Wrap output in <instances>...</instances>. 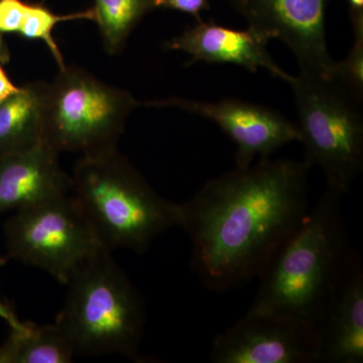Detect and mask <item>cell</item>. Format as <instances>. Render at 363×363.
I'll list each match as a JSON object with an SVG mask.
<instances>
[{
  "label": "cell",
  "mask_w": 363,
  "mask_h": 363,
  "mask_svg": "<svg viewBox=\"0 0 363 363\" xmlns=\"http://www.w3.org/2000/svg\"><path fill=\"white\" fill-rule=\"evenodd\" d=\"M161 7L191 14L198 21L202 11L209 9V0H156V9Z\"/></svg>",
  "instance_id": "ffe728a7"
},
{
  "label": "cell",
  "mask_w": 363,
  "mask_h": 363,
  "mask_svg": "<svg viewBox=\"0 0 363 363\" xmlns=\"http://www.w3.org/2000/svg\"><path fill=\"white\" fill-rule=\"evenodd\" d=\"M73 348L56 323L25 322L0 345V363H69Z\"/></svg>",
  "instance_id": "9a60e30c"
},
{
  "label": "cell",
  "mask_w": 363,
  "mask_h": 363,
  "mask_svg": "<svg viewBox=\"0 0 363 363\" xmlns=\"http://www.w3.org/2000/svg\"><path fill=\"white\" fill-rule=\"evenodd\" d=\"M0 318H2L11 326V329H13V330L21 329L25 325V322L18 319L13 310L9 305L2 303L1 300H0Z\"/></svg>",
  "instance_id": "44dd1931"
},
{
  "label": "cell",
  "mask_w": 363,
  "mask_h": 363,
  "mask_svg": "<svg viewBox=\"0 0 363 363\" xmlns=\"http://www.w3.org/2000/svg\"><path fill=\"white\" fill-rule=\"evenodd\" d=\"M9 257H0V267L4 266L6 264Z\"/></svg>",
  "instance_id": "d4e9b609"
},
{
  "label": "cell",
  "mask_w": 363,
  "mask_h": 363,
  "mask_svg": "<svg viewBox=\"0 0 363 363\" xmlns=\"http://www.w3.org/2000/svg\"><path fill=\"white\" fill-rule=\"evenodd\" d=\"M342 195L326 188L260 272L248 312L316 329L357 250L351 247Z\"/></svg>",
  "instance_id": "7a4b0ae2"
},
{
  "label": "cell",
  "mask_w": 363,
  "mask_h": 363,
  "mask_svg": "<svg viewBox=\"0 0 363 363\" xmlns=\"http://www.w3.org/2000/svg\"><path fill=\"white\" fill-rule=\"evenodd\" d=\"M57 326L75 355H121L142 362L147 324L142 294L112 257L100 250L72 274Z\"/></svg>",
  "instance_id": "277c9868"
},
{
  "label": "cell",
  "mask_w": 363,
  "mask_h": 363,
  "mask_svg": "<svg viewBox=\"0 0 363 363\" xmlns=\"http://www.w3.org/2000/svg\"><path fill=\"white\" fill-rule=\"evenodd\" d=\"M140 104L128 91L66 65L45 83L43 143L59 155L88 156L116 149L126 121Z\"/></svg>",
  "instance_id": "5b68a950"
},
{
  "label": "cell",
  "mask_w": 363,
  "mask_h": 363,
  "mask_svg": "<svg viewBox=\"0 0 363 363\" xmlns=\"http://www.w3.org/2000/svg\"><path fill=\"white\" fill-rule=\"evenodd\" d=\"M20 90L21 87L13 84V81L7 76L6 71L0 73V102L13 96Z\"/></svg>",
  "instance_id": "7402d4cb"
},
{
  "label": "cell",
  "mask_w": 363,
  "mask_h": 363,
  "mask_svg": "<svg viewBox=\"0 0 363 363\" xmlns=\"http://www.w3.org/2000/svg\"><path fill=\"white\" fill-rule=\"evenodd\" d=\"M94 9L79 11L70 14H56L51 9L40 4H28L23 20L18 33L28 40H40L47 45L52 58L59 66V70L66 67L63 55L52 37V32L57 25L69 21H94Z\"/></svg>",
  "instance_id": "e0dca14e"
},
{
  "label": "cell",
  "mask_w": 363,
  "mask_h": 363,
  "mask_svg": "<svg viewBox=\"0 0 363 363\" xmlns=\"http://www.w3.org/2000/svg\"><path fill=\"white\" fill-rule=\"evenodd\" d=\"M147 106L181 109L218 125L235 145L238 168H247L255 157H271L277 150L300 142L298 124L262 105L236 99L201 101L171 97L145 102Z\"/></svg>",
  "instance_id": "30bf717a"
},
{
  "label": "cell",
  "mask_w": 363,
  "mask_h": 363,
  "mask_svg": "<svg viewBox=\"0 0 363 363\" xmlns=\"http://www.w3.org/2000/svg\"><path fill=\"white\" fill-rule=\"evenodd\" d=\"M267 40L255 30H233L214 21L197 23L164 44L167 50L190 55L192 62L233 64L250 72L264 69L274 77L288 82L293 75L284 71L267 51Z\"/></svg>",
  "instance_id": "8fae6325"
},
{
  "label": "cell",
  "mask_w": 363,
  "mask_h": 363,
  "mask_svg": "<svg viewBox=\"0 0 363 363\" xmlns=\"http://www.w3.org/2000/svg\"><path fill=\"white\" fill-rule=\"evenodd\" d=\"M304 161L271 157L206 182L180 204L190 266L202 285L226 293L259 278L311 207Z\"/></svg>",
  "instance_id": "6da1fadb"
},
{
  "label": "cell",
  "mask_w": 363,
  "mask_h": 363,
  "mask_svg": "<svg viewBox=\"0 0 363 363\" xmlns=\"http://www.w3.org/2000/svg\"><path fill=\"white\" fill-rule=\"evenodd\" d=\"M0 61L2 64H7L11 61V52L1 33H0Z\"/></svg>",
  "instance_id": "cb8c5ba5"
},
{
  "label": "cell",
  "mask_w": 363,
  "mask_h": 363,
  "mask_svg": "<svg viewBox=\"0 0 363 363\" xmlns=\"http://www.w3.org/2000/svg\"><path fill=\"white\" fill-rule=\"evenodd\" d=\"M71 189L58 152L44 143L0 159V213L63 197Z\"/></svg>",
  "instance_id": "7c38bea8"
},
{
  "label": "cell",
  "mask_w": 363,
  "mask_h": 363,
  "mask_svg": "<svg viewBox=\"0 0 363 363\" xmlns=\"http://www.w3.org/2000/svg\"><path fill=\"white\" fill-rule=\"evenodd\" d=\"M351 18L363 16V0H348Z\"/></svg>",
  "instance_id": "603a6c76"
},
{
  "label": "cell",
  "mask_w": 363,
  "mask_h": 363,
  "mask_svg": "<svg viewBox=\"0 0 363 363\" xmlns=\"http://www.w3.org/2000/svg\"><path fill=\"white\" fill-rule=\"evenodd\" d=\"M71 178L72 199L109 252L142 255L178 226L180 204L157 194L117 149L82 156Z\"/></svg>",
  "instance_id": "3957f363"
},
{
  "label": "cell",
  "mask_w": 363,
  "mask_h": 363,
  "mask_svg": "<svg viewBox=\"0 0 363 363\" xmlns=\"http://www.w3.org/2000/svg\"><path fill=\"white\" fill-rule=\"evenodd\" d=\"M248 28L267 42L279 40L303 75L332 81L336 62L327 47V0H231Z\"/></svg>",
  "instance_id": "ba28073f"
},
{
  "label": "cell",
  "mask_w": 363,
  "mask_h": 363,
  "mask_svg": "<svg viewBox=\"0 0 363 363\" xmlns=\"http://www.w3.org/2000/svg\"><path fill=\"white\" fill-rule=\"evenodd\" d=\"M354 43L345 60L336 62L335 78L341 85L362 100L363 96V16L351 18Z\"/></svg>",
  "instance_id": "ac0fdd59"
},
{
  "label": "cell",
  "mask_w": 363,
  "mask_h": 363,
  "mask_svg": "<svg viewBox=\"0 0 363 363\" xmlns=\"http://www.w3.org/2000/svg\"><path fill=\"white\" fill-rule=\"evenodd\" d=\"M28 2L23 0H0V33H18Z\"/></svg>",
  "instance_id": "d6986e66"
},
{
  "label": "cell",
  "mask_w": 363,
  "mask_h": 363,
  "mask_svg": "<svg viewBox=\"0 0 363 363\" xmlns=\"http://www.w3.org/2000/svg\"><path fill=\"white\" fill-rule=\"evenodd\" d=\"M45 82L23 86L0 102V159L43 143Z\"/></svg>",
  "instance_id": "5bb4252c"
},
{
  "label": "cell",
  "mask_w": 363,
  "mask_h": 363,
  "mask_svg": "<svg viewBox=\"0 0 363 363\" xmlns=\"http://www.w3.org/2000/svg\"><path fill=\"white\" fill-rule=\"evenodd\" d=\"M316 329L286 318L245 313L215 336L212 363H319Z\"/></svg>",
  "instance_id": "9c48e42d"
},
{
  "label": "cell",
  "mask_w": 363,
  "mask_h": 363,
  "mask_svg": "<svg viewBox=\"0 0 363 363\" xmlns=\"http://www.w3.org/2000/svg\"><path fill=\"white\" fill-rule=\"evenodd\" d=\"M286 84L297 108L304 162L322 169L326 188L346 194L363 169L362 100L336 80L300 74Z\"/></svg>",
  "instance_id": "8992f818"
},
{
  "label": "cell",
  "mask_w": 363,
  "mask_h": 363,
  "mask_svg": "<svg viewBox=\"0 0 363 363\" xmlns=\"http://www.w3.org/2000/svg\"><path fill=\"white\" fill-rule=\"evenodd\" d=\"M155 9L156 0H94V21L107 54H118L143 16Z\"/></svg>",
  "instance_id": "2e32d148"
},
{
  "label": "cell",
  "mask_w": 363,
  "mask_h": 363,
  "mask_svg": "<svg viewBox=\"0 0 363 363\" xmlns=\"http://www.w3.org/2000/svg\"><path fill=\"white\" fill-rule=\"evenodd\" d=\"M4 235L9 259L38 267L63 285L104 248L70 194L14 211Z\"/></svg>",
  "instance_id": "52a82bcc"
},
{
  "label": "cell",
  "mask_w": 363,
  "mask_h": 363,
  "mask_svg": "<svg viewBox=\"0 0 363 363\" xmlns=\"http://www.w3.org/2000/svg\"><path fill=\"white\" fill-rule=\"evenodd\" d=\"M4 68H2V62L0 61V73H1V72H4Z\"/></svg>",
  "instance_id": "484cf974"
},
{
  "label": "cell",
  "mask_w": 363,
  "mask_h": 363,
  "mask_svg": "<svg viewBox=\"0 0 363 363\" xmlns=\"http://www.w3.org/2000/svg\"><path fill=\"white\" fill-rule=\"evenodd\" d=\"M319 363L363 362V264L355 252L317 327Z\"/></svg>",
  "instance_id": "4fadbf2b"
}]
</instances>
